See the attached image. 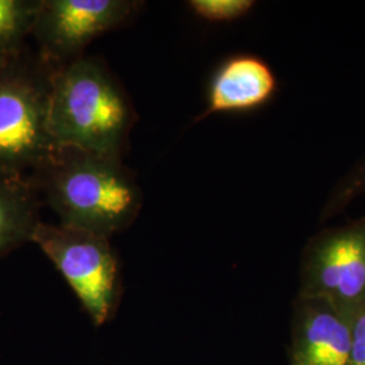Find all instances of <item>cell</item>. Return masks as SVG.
I'll list each match as a JSON object with an SVG mask.
<instances>
[{"label":"cell","instance_id":"7a4b0ae2","mask_svg":"<svg viewBox=\"0 0 365 365\" xmlns=\"http://www.w3.org/2000/svg\"><path fill=\"white\" fill-rule=\"evenodd\" d=\"M48 122L56 148L122 158L135 113L105 63L83 54L53 68Z\"/></svg>","mask_w":365,"mask_h":365},{"label":"cell","instance_id":"ba28073f","mask_svg":"<svg viewBox=\"0 0 365 365\" xmlns=\"http://www.w3.org/2000/svg\"><path fill=\"white\" fill-rule=\"evenodd\" d=\"M276 87L277 80L265 61L247 54L232 57L212 76L207 107L199 119L260 107L272 98Z\"/></svg>","mask_w":365,"mask_h":365},{"label":"cell","instance_id":"3957f363","mask_svg":"<svg viewBox=\"0 0 365 365\" xmlns=\"http://www.w3.org/2000/svg\"><path fill=\"white\" fill-rule=\"evenodd\" d=\"M54 66L24 52L0 68V172L30 178L57 149L49 133Z\"/></svg>","mask_w":365,"mask_h":365},{"label":"cell","instance_id":"52a82bcc","mask_svg":"<svg viewBox=\"0 0 365 365\" xmlns=\"http://www.w3.org/2000/svg\"><path fill=\"white\" fill-rule=\"evenodd\" d=\"M352 313L327 300L295 298L288 365H351Z\"/></svg>","mask_w":365,"mask_h":365},{"label":"cell","instance_id":"8992f818","mask_svg":"<svg viewBox=\"0 0 365 365\" xmlns=\"http://www.w3.org/2000/svg\"><path fill=\"white\" fill-rule=\"evenodd\" d=\"M134 0H42L31 36L53 66L83 56L86 46L125 24L140 9Z\"/></svg>","mask_w":365,"mask_h":365},{"label":"cell","instance_id":"8fae6325","mask_svg":"<svg viewBox=\"0 0 365 365\" xmlns=\"http://www.w3.org/2000/svg\"><path fill=\"white\" fill-rule=\"evenodd\" d=\"M253 0H190L188 7L199 18L209 22H232L250 13Z\"/></svg>","mask_w":365,"mask_h":365},{"label":"cell","instance_id":"7c38bea8","mask_svg":"<svg viewBox=\"0 0 365 365\" xmlns=\"http://www.w3.org/2000/svg\"><path fill=\"white\" fill-rule=\"evenodd\" d=\"M363 192H365V158L364 161L346 178V180L337 188L336 195L327 209V212L334 214L348 202H351L353 197Z\"/></svg>","mask_w":365,"mask_h":365},{"label":"cell","instance_id":"6da1fadb","mask_svg":"<svg viewBox=\"0 0 365 365\" xmlns=\"http://www.w3.org/2000/svg\"><path fill=\"white\" fill-rule=\"evenodd\" d=\"M30 182L60 225L107 238L128 229L143 206L141 187L122 158L76 148H57Z\"/></svg>","mask_w":365,"mask_h":365},{"label":"cell","instance_id":"4fadbf2b","mask_svg":"<svg viewBox=\"0 0 365 365\" xmlns=\"http://www.w3.org/2000/svg\"><path fill=\"white\" fill-rule=\"evenodd\" d=\"M351 365H365V304L352 313Z\"/></svg>","mask_w":365,"mask_h":365},{"label":"cell","instance_id":"30bf717a","mask_svg":"<svg viewBox=\"0 0 365 365\" xmlns=\"http://www.w3.org/2000/svg\"><path fill=\"white\" fill-rule=\"evenodd\" d=\"M42 0H0V68L21 56Z\"/></svg>","mask_w":365,"mask_h":365},{"label":"cell","instance_id":"277c9868","mask_svg":"<svg viewBox=\"0 0 365 365\" xmlns=\"http://www.w3.org/2000/svg\"><path fill=\"white\" fill-rule=\"evenodd\" d=\"M30 242L64 276L96 327L113 318L122 287L117 255L107 237L39 222Z\"/></svg>","mask_w":365,"mask_h":365},{"label":"cell","instance_id":"5b68a950","mask_svg":"<svg viewBox=\"0 0 365 365\" xmlns=\"http://www.w3.org/2000/svg\"><path fill=\"white\" fill-rule=\"evenodd\" d=\"M298 297L353 313L365 304V218L313 237L300 260Z\"/></svg>","mask_w":365,"mask_h":365},{"label":"cell","instance_id":"9c48e42d","mask_svg":"<svg viewBox=\"0 0 365 365\" xmlns=\"http://www.w3.org/2000/svg\"><path fill=\"white\" fill-rule=\"evenodd\" d=\"M39 197L26 178L0 172V257L25 242L38 225Z\"/></svg>","mask_w":365,"mask_h":365}]
</instances>
